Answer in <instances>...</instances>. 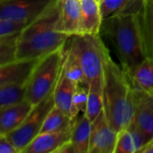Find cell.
Instances as JSON below:
<instances>
[{
    "label": "cell",
    "instance_id": "cell-1",
    "mask_svg": "<svg viewBox=\"0 0 153 153\" xmlns=\"http://www.w3.org/2000/svg\"><path fill=\"white\" fill-rule=\"evenodd\" d=\"M62 0H52L46 10L20 34L16 59H39L65 48L71 38L57 29Z\"/></svg>",
    "mask_w": 153,
    "mask_h": 153
},
{
    "label": "cell",
    "instance_id": "cell-2",
    "mask_svg": "<svg viewBox=\"0 0 153 153\" xmlns=\"http://www.w3.org/2000/svg\"><path fill=\"white\" fill-rule=\"evenodd\" d=\"M103 102L107 120L113 130L127 128L134 116V93L130 80L106 48L104 55Z\"/></svg>",
    "mask_w": 153,
    "mask_h": 153
},
{
    "label": "cell",
    "instance_id": "cell-3",
    "mask_svg": "<svg viewBox=\"0 0 153 153\" xmlns=\"http://www.w3.org/2000/svg\"><path fill=\"white\" fill-rule=\"evenodd\" d=\"M100 33L113 43L126 73H130L147 58L139 13L117 14L103 20Z\"/></svg>",
    "mask_w": 153,
    "mask_h": 153
},
{
    "label": "cell",
    "instance_id": "cell-4",
    "mask_svg": "<svg viewBox=\"0 0 153 153\" xmlns=\"http://www.w3.org/2000/svg\"><path fill=\"white\" fill-rule=\"evenodd\" d=\"M68 48L81 64L88 85L103 87L104 55L107 48L100 34L72 36Z\"/></svg>",
    "mask_w": 153,
    "mask_h": 153
},
{
    "label": "cell",
    "instance_id": "cell-5",
    "mask_svg": "<svg viewBox=\"0 0 153 153\" xmlns=\"http://www.w3.org/2000/svg\"><path fill=\"white\" fill-rule=\"evenodd\" d=\"M65 48L50 53L38 61L27 83L26 100L36 105L54 91L59 79Z\"/></svg>",
    "mask_w": 153,
    "mask_h": 153
},
{
    "label": "cell",
    "instance_id": "cell-6",
    "mask_svg": "<svg viewBox=\"0 0 153 153\" xmlns=\"http://www.w3.org/2000/svg\"><path fill=\"white\" fill-rule=\"evenodd\" d=\"M53 93L54 91L48 94L40 102L34 105L21 126L5 134L19 153H22L24 149L40 134L48 114L55 107Z\"/></svg>",
    "mask_w": 153,
    "mask_h": 153
},
{
    "label": "cell",
    "instance_id": "cell-7",
    "mask_svg": "<svg viewBox=\"0 0 153 153\" xmlns=\"http://www.w3.org/2000/svg\"><path fill=\"white\" fill-rule=\"evenodd\" d=\"M52 0H0V20L32 22Z\"/></svg>",
    "mask_w": 153,
    "mask_h": 153
},
{
    "label": "cell",
    "instance_id": "cell-8",
    "mask_svg": "<svg viewBox=\"0 0 153 153\" xmlns=\"http://www.w3.org/2000/svg\"><path fill=\"white\" fill-rule=\"evenodd\" d=\"M133 87V86H132ZM134 124L145 136L147 143L153 139V93L133 88Z\"/></svg>",
    "mask_w": 153,
    "mask_h": 153
},
{
    "label": "cell",
    "instance_id": "cell-9",
    "mask_svg": "<svg viewBox=\"0 0 153 153\" xmlns=\"http://www.w3.org/2000/svg\"><path fill=\"white\" fill-rule=\"evenodd\" d=\"M117 134L109 126L103 109L91 122L89 153H115Z\"/></svg>",
    "mask_w": 153,
    "mask_h": 153
},
{
    "label": "cell",
    "instance_id": "cell-10",
    "mask_svg": "<svg viewBox=\"0 0 153 153\" xmlns=\"http://www.w3.org/2000/svg\"><path fill=\"white\" fill-rule=\"evenodd\" d=\"M39 59H15L0 65V86L7 84H27Z\"/></svg>",
    "mask_w": 153,
    "mask_h": 153
},
{
    "label": "cell",
    "instance_id": "cell-11",
    "mask_svg": "<svg viewBox=\"0 0 153 153\" xmlns=\"http://www.w3.org/2000/svg\"><path fill=\"white\" fill-rule=\"evenodd\" d=\"M57 29L69 37L83 34L80 0H62Z\"/></svg>",
    "mask_w": 153,
    "mask_h": 153
},
{
    "label": "cell",
    "instance_id": "cell-12",
    "mask_svg": "<svg viewBox=\"0 0 153 153\" xmlns=\"http://www.w3.org/2000/svg\"><path fill=\"white\" fill-rule=\"evenodd\" d=\"M72 125L61 131L39 134L22 153H55L64 143L71 140Z\"/></svg>",
    "mask_w": 153,
    "mask_h": 153
},
{
    "label": "cell",
    "instance_id": "cell-13",
    "mask_svg": "<svg viewBox=\"0 0 153 153\" xmlns=\"http://www.w3.org/2000/svg\"><path fill=\"white\" fill-rule=\"evenodd\" d=\"M34 105L27 100L0 108V135L15 130L25 120Z\"/></svg>",
    "mask_w": 153,
    "mask_h": 153
},
{
    "label": "cell",
    "instance_id": "cell-14",
    "mask_svg": "<svg viewBox=\"0 0 153 153\" xmlns=\"http://www.w3.org/2000/svg\"><path fill=\"white\" fill-rule=\"evenodd\" d=\"M91 122L84 112L80 113L72 122L71 143L75 153H89Z\"/></svg>",
    "mask_w": 153,
    "mask_h": 153
},
{
    "label": "cell",
    "instance_id": "cell-15",
    "mask_svg": "<svg viewBox=\"0 0 153 153\" xmlns=\"http://www.w3.org/2000/svg\"><path fill=\"white\" fill-rule=\"evenodd\" d=\"M83 34H100L102 15L99 0H80Z\"/></svg>",
    "mask_w": 153,
    "mask_h": 153
},
{
    "label": "cell",
    "instance_id": "cell-16",
    "mask_svg": "<svg viewBox=\"0 0 153 153\" xmlns=\"http://www.w3.org/2000/svg\"><path fill=\"white\" fill-rule=\"evenodd\" d=\"M77 87L78 83H76L65 75L62 66L61 74L53 93L54 101L55 107L58 108L68 116H70L71 113L72 101Z\"/></svg>",
    "mask_w": 153,
    "mask_h": 153
},
{
    "label": "cell",
    "instance_id": "cell-17",
    "mask_svg": "<svg viewBox=\"0 0 153 153\" xmlns=\"http://www.w3.org/2000/svg\"><path fill=\"white\" fill-rule=\"evenodd\" d=\"M126 74L133 88L153 93V59L147 57L135 69L126 73Z\"/></svg>",
    "mask_w": 153,
    "mask_h": 153
},
{
    "label": "cell",
    "instance_id": "cell-18",
    "mask_svg": "<svg viewBox=\"0 0 153 153\" xmlns=\"http://www.w3.org/2000/svg\"><path fill=\"white\" fill-rule=\"evenodd\" d=\"M102 19L126 13H138L144 0H99Z\"/></svg>",
    "mask_w": 153,
    "mask_h": 153
},
{
    "label": "cell",
    "instance_id": "cell-19",
    "mask_svg": "<svg viewBox=\"0 0 153 153\" xmlns=\"http://www.w3.org/2000/svg\"><path fill=\"white\" fill-rule=\"evenodd\" d=\"M139 20L147 57L153 59V0H144Z\"/></svg>",
    "mask_w": 153,
    "mask_h": 153
},
{
    "label": "cell",
    "instance_id": "cell-20",
    "mask_svg": "<svg viewBox=\"0 0 153 153\" xmlns=\"http://www.w3.org/2000/svg\"><path fill=\"white\" fill-rule=\"evenodd\" d=\"M72 118L70 116L63 112L56 107H54L48 114L43 126L41 128V133H54L64 130L72 125Z\"/></svg>",
    "mask_w": 153,
    "mask_h": 153
},
{
    "label": "cell",
    "instance_id": "cell-21",
    "mask_svg": "<svg viewBox=\"0 0 153 153\" xmlns=\"http://www.w3.org/2000/svg\"><path fill=\"white\" fill-rule=\"evenodd\" d=\"M63 70L65 75L76 83L89 87L81 64L79 63L76 56L69 50V48L65 50Z\"/></svg>",
    "mask_w": 153,
    "mask_h": 153
},
{
    "label": "cell",
    "instance_id": "cell-22",
    "mask_svg": "<svg viewBox=\"0 0 153 153\" xmlns=\"http://www.w3.org/2000/svg\"><path fill=\"white\" fill-rule=\"evenodd\" d=\"M27 84H7L0 86V108L26 100Z\"/></svg>",
    "mask_w": 153,
    "mask_h": 153
},
{
    "label": "cell",
    "instance_id": "cell-23",
    "mask_svg": "<svg viewBox=\"0 0 153 153\" xmlns=\"http://www.w3.org/2000/svg\"><path fill=\"white\" fill-rule=\"evenodd\" d=\"M104 109L103 102V87L89 86V96L86 108V116L91 122H93Z\"/></svg>",
    "mask_w": 153,
    "mask_h": 153
},
{
    "label": "cell",
    "instance_id": "cell-24",
    "mask_svg": "<svg viewBox=\"0 0 153 153\" xmlns=\"http://www.w3.org/2000/svg\"><path fill=\"white\" fill-rule=\"evenodd\" d=\"M20 34L0 37V65H6L16 59Z\"/></svg>",
    "mask_w": 153,
    "mask_h": 153
},
{
    "label": "cell",
    "instance_id": "cell-25",
    "mask_svg": "<svg viewBox=\"0 0 153 153\" xmlns=\"http://www.w3.org/2000/svg\"><path fill=\"white\" fill-rule=\"evenodd\" d=\"M88 96H89V87L82 84H78V87L76 89V91L74 95L73 101H72L71 113H70V117L72 120L74 117H76L80 113L86 112Z\"/></svg>",
    "mask_w": 153,
    "mask_h": 153
},
{
    "label": "cell",
    "instance_id": "cell-26",
    "mask_svg": "<svg viewBox=\"0 0 153 153\" xmlns=\"http://www.w3.org/2000/svg\"><path fill=\"white\" fill-rule=\"evenodd\" d=\"M115 153H136L132 134L127 128L118 132Z\"/></svg>",
    "mask_w": 153,
    "mask_h": 153
},
{
    "label": "cell",
    "instance_id": "cell-27",
    "mask_svg": "<svg viewBox=\"0 0 153 153\" xmlns=\"http://www.w3.org/2000/svg\"><path fill=\"white\" fill-rule=\"evenodd\" d=\"M29 23L14 20H0V37L21 33Z\"/></svg>",
    "mask_w": 153,
    "mask_h": 153
},
{
    "label": "cell",
    "instance_id": "cell-28",
    "mask_svg": "<svg viewBox=\"0 0 153 153\" xmlns=\"http://www.w3.org/2000/svg\"><path fill=\"white\" fill-rule=\"evenodd\" d=\"M0 153H19V152L5 135H0Z\"/></svg>",
    "mask_w": 153,
    "mask_h": 153
},
{
    "label": "cell",
    "instance_id": "cell-29",
    "mask_svg": "<svg viewBox=\"0 0 153 153\" xmlns=\"http://www.w3.org/2000/svg\"><path fill=\"white\" fill-rule=\"evenodd\" d=\"M55 153H75L74 152V146L71 143V141L64 143L62 146H60Z\"/></svg>",
    "mask_w": 153,
    "mask_h": 153
},
{
    "label": "cell",
    "instance_id": "cell-30",
    "mask_svg": "<svg viewBox=\"0 0 153 153\" xmlns=\"http://www.w3.org/2000/svg\"><path fill=\"white\" fill-rule=\"evenodd\" d=\"M138 153H153V139L150 140L139 152Z\"/></svg>",
    "mask_w": 153,
    "mask_h": 153
}]
</instances>
